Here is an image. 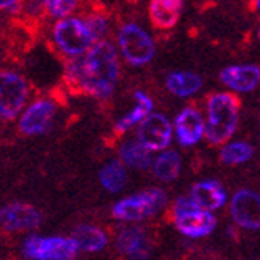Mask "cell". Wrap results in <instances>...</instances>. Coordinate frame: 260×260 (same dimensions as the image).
Wrapping results in <instances>:
<instances>
[{
	"mask_svg": "<svg viewBox=\"0 0 260 260\" xmlns=\"http://www.w3.org/2000/svg\"><path fill=\"white\" fill-rule=\"evenodd\" d=\"M240 120V101L232 93H216L208 99L205 136L209 144L220 145L232 139Z\"/></svg>",
	"mask_w": 260,
	"mask_h": 260,
	"instance_id": "7a4b0ae2",
	"label": "cell"
},
{
	"mask_svg": "<svg viewBox=\"0 0 260 260\" xmlns=\"http://www.w3.org/2000/svg\"><path fill=\"white\" fill-rule=\"evenodd\" d=\"M203 86L201 77L193 72H173L166 77L168 91L177 98H190Z\"/></svg>",
	"mask_w": 260,
	"mask_h": 260,
	"instance_id": "ffe728a7",
	"label": "cell"
},
{
	"mask_svg": "<svg viewBox=\"0 0 260 260\" xmlns=\"http://www.w3.org/2000/svg\"><path fill=\"white\" fill-rule=\"evenodd\" d=\"M252 2H254V4H255L257 7H258V0H252Z\"/></svg>",
	"mask_w": 260,
	"mask_h": 260,
	"instance_id": "83f0119b",
	"label": "cell"
},
{
	"mask_svg": "<svg viewBox=\"0 0 260 260\" xmlns=\"http://www.w3.org/2000/svg\"><path fill=\"white\" fill-rule=\"evenodd\" d=\"M43 5L50 16L59 19L74 13L78 5V0H43Z\"/></svg>",
	"mask_w": 260,
	"mask_h": 260,
	"instance_id": "d4e9b609",
	"label": "cell"
},
{
	"mask_svg": "<svg viewBox=\"0 0 260 260\" xmlns=\"http://www.w3.org/2000/svg\"><path fill=\"white\" fill-rule=\"evenodd\" d=\"M120 158L125 166L133 169H147L152 165V150L142 145L138 139L126 141L120 147Z\"/></svg>",
	"mask_w": 260,
	"mask_h": 260,
	"instance_id": "7402d4cb",
	"label": "cell"
},
{
	"mask_svg": "<svg viewBox=\"0 0 260 260\" xmlns=\"http://www.w3.org/2000/svg\"><path fill=\"white\" fill-rule=\"evenodd\" d=\"M190 198L195 201V205L206 211L220 209L227 203V190L219 180H201L195 184L190 190Z\"/></svg>",
	"mask_w": 260,
	"mask_h": 260,
	"instance_id": "2e32d148",
	"label": "cell"
},
{
	"mask_svg": "<svg viewBox=\"0 0 260 260\" xmlns=\"http://www.w3.org/2000/svg\"><path fill=\"white\" fill-rule=\"evenodd\" d=\"M86 24L91 30V34L94 36L96 42L98 40H104L107 37V34L110 30V22H109V18L103 13H93L89 15L86 19Z\"/></svg>",
	"mask_w": 260,
	"mask_h": 260,
	"instance_id": "484cf974",
	"label": "cell"
},
{
	"mask_svg": "<svg viewBox=\"0 0 260 260\" xmlns=\"http://www.w3.org/2000/svg\"><path fill=\"white\" fill-rule=\"evenodd\" d=\"M252 156H254V147L247 142H243V141H235V142L225 144V147L220 152L222 163L230 165V166L243 165L246 161H249Z\"/></svg>",
	"mask_w": 260,
	"mask_h": 260,
	"instance_id": "cb8c5ba5",
	"label": "cell"
},
{
	"mask_svg": "<svg viewBox=\"0 0 260 260\" xmlns=\"http://www.w3.org/2000/svg\"><path fill=\"white\" fill-rule=\"evenodd\" d=\"M220 82L236 93H251L260 83V69L254 64L229 66L220 72Z\"/></svg>",
	"mask_w": 260,
	"mask_h": 260,
	"instance_id": "5bb4252c",
	"label": "cell"
},
{
	"mask_svg": "<svg viewBox=\"0 0 260 260\" xmlns=\"http://www.w3.org/2000/svg\"><path fill=\"white\" fill-rule=\"evenodd\" d=\"M134 101H136V106L128 112V114H125L117 121V125H115L117 133H126L133 126H138L139 123L153 110L152 99L147 96L144 91H136L134 93Z\"/></svg>",
	"mask_w": 260,
	"mask_h": 260,
	"instance_id": "44dd1931",
	"label": "cell"
},
{
	"mask_svg": "<svg viewBox=\"0 0 260 260\" xmlns=\"http://www.w3.org/2000/svg\"><path fill=\"white\" fill-rule=\"evenodd\" d=\"M184 10V0H152L149 5V16L156 29H173Z\"/></svg>",
	"mask_w": 260,
	"mask_h": 260,
	"instance_id": "e0dca14e",
	"label": "cell"
},
{
	"mask_svg": "<svg viewBox=\"0 0 260 260\" xmlns=\"http://www.w3.org/2000/svg\"><path fill=\"white\" fill-rule=\"evenodd\" d=\"M21 0H0V10H16Z\"/></svg>",
	"mask_w": 260,
	"mask_h": 260,
	"instance_id": "4316f807",
	"label": "cell"
},
{
	"mask_svg": "<svg viewBox=\"0 0 260 260\" xmlns=\"http://www.w3.org/2000/svg\"><path fill=\"white\" fill-rule=\"evenodd\" d=\"M78 249L72 238L30 235L22 244V254L30 260H72Z\"/></svg>",
	"mask_w": 260,
	"mask_h": 260,
	"instance_id": "ba28073f",
	"label": "cell"
},
{
	"mask_svg": "<svg viewBox=\"0 0 260 260\" xmlns=\"http://www.w3.org/2000/svg\"><path fill=\"white\" fill-rule=\"evenodd\" d=\"M173 133L180 145L191 147L205 138V118L195 107H185L177 114Z\"/></svg>",
	"mask_w": 260,
	"mask_h": 260,
	"instance_id": "4fadbf2b",
	"label": "cell"
},
{
	"mask_svg": "<svg viewBox=\"0 0 260 260\" xmlns=\"http://www.w3.org/2000/svg\"><path fill=\"white\" fill-rule=\"evenodd\" d=\"M37 2H42V4H43V0H37Z\"/></svg>",
	"mask_w": 260,
	"mask_h": 260,
	"instance_id": "f1b7e54d",
	"label": "cell"
},
{
	"mask_svg": "<svg viewBox=\"0 0 260 260\" xmlns=\"http://www.w3.org/2000/svg\"><path fill=\"white\" fill-rule=\"evenodd\" d=\"M126 179H128L126 169L121 161H110L101 168V171H99L101 185L107 191H112V193H117V191H120L125 187Z\"/></svg>",
	"mask_w": 260,
	"mask_h": 260,
	"instance_id": "603a6c76",
	"label": "cell"
},
{
	"mask_svg": "<svg viewBox=\"0 0 260 260\" xmlns=\"http://www.w3.org/2000/svg\"><path fill=\"white\" fill-rule=\"evenodd\" d=\"M152 173L161 182H173L182 171V158L176 150H161L155 160H152Z\"/></svg>",
	"mask_w": 260,
	"mask_h": 260,
	"instance_id": "d6986e66",
	"label": "cell"
},
{
	"mask_svg": "<svg viewBox=\"0 0 260 260\" xmlns=\"http://www.w3.org/2000/svg\"><path fill=\"white\" fill-rule=\"evenodd\" d=\"M29 98L26 78L13 71H0V117L11 121L19 117Z\"/></svg>",
	"mask_w": 260,
	"mask_h": 260,
	"instance_id": "52a82bcc",
	"label": "cell"
},
{
	"mask_svg": "<svg viewBox=\"0 0 260 260\" xmlns=\"http://www.w3.org/2000/svg\"><path fill=\"white\" fill-rule=\"evenodd\" d=\"M168 205V195L163 188H147L139 193L117 201L112 214L121 222H141L161 212Z\"/></svg>",
	"mask_w": 260,
	"mask_h": 260,
	"instance_id": "277c9868",
	"label": "cell"
},
{
	"mask_svg": "<svg viewBox=\"0 0 260 260\" xmlns=\"http://www.w3.org/2000/svg\"><path fill=\"white\" fill-rule=\"evenodd\" d=\"M117 247L121 254L129 258H149L152 252V243L144 229L129 225L121 229L117 236Z\"/></svg>",
	"mask_w": 260,
	"mask_h": 260,
	"instance_id": "9a60e30c",
	"label": "cell"
},
{
	"mask_svg": "<svg viewBox=\"0 0 260 260\" xmlns=\"http://www.w3.org/2000/svg\"><path fill=\"white\" fill-rule=\"evenodd\" d=\"M173 217L177 230L188 238H205L217 227V219L212 211L201 209L188 197H180L173 208Z\"/></svg>",
	"mask_w": 260,
	"mask_h": 260,
	"instance_id": "5b68a950",
	"label": "cell"
},
{
	"mask_svg": "<svg viewBox=\"0 0 260 260\" xmlns=\"http://www.w3.org/2000/svg\"><path fill=\"white\" fill-rule=\"evenodd\" d=\"M120 78V59L110 42L98 40L82 56L71 58L66 66V80L74 89L98 99H107Z\"/></svg>",
	"mask_w": 260,
	"mask_h": 260,
	"instance_id": "6da1fadb",
	"label": "cell"
},
{
	"mask_svg": "<svg viewBox=\"0 0 260 260\" xmlns=\"http://www.w3.org/2000/svg\"><path fill=\"white\" fill-rule=\"evenodd\" d=\"M42 222L40 212L26 203H11L0 209V227L7 232H30Z\"/></svg>",
	"mask_w": 260,
	"mask_h": 260,
	"instance_id": "7c38bea8",
	"label": "cell"
},
{
	"mask_svg": "<svg viewBox=\"0 0 260 260\" xmlns=\"http://www.w3.org/2000/svg\"><path fill=\"white\" fill-rule=\"evenodd\" d=\"M56 115L54 101L48 98L36 99L30 106L21 110L19 114V129L26 136H40L50 128Z\"/></svg>",
	"mask_w": 260,
	"mask_h": 260,
	"instance_id": "30bf717a",
	"label": "cell"
},
{
	"mask_svg": "<svg viewBox=\"0 0 260 260\" xmlns=\"http://www.w3.org/2000/svg\"><path fill=\"white\" fill-rule=\"evenodd\" d=\"M230 214L235 223L246 230H258L260 227V197L254 190H238L232 198Z\"/></svg>",
	"mask_w": 260,
	"mask_h": 260,
	"instance_id": "8fae6325",
	"label": "cell"
},
{
	"mask_svg": "<svg viewBox=\"0 0 260 260\" xmlns=\"http://www.w3.org/2000/svg\"><path fill=\"white\" fill-rule=\"evenodd\" d=\"M72 241L82 252H99L107 246V235L94 225H78L72 233Z\"/></svg>",
	"mask_w": 260,
	"mask_h": 260,
	"instance_id": "ac0fdd59",
	"label": "cell"
},
{
	"mask_svg": "<svg viewBox=\"0 0 260 260\" xmlns=\"http://www.w3.org/2000/svg\"><path fill=\"white\" fill-rule=\"evenodd\" d=\"M96 42L86 21L75 16H64L53 27V43L67 58H77L88 51Z\"/></svg>",
	"mask_w": 260,
	"mask_h": 260,
	"instance_id": "3957f363",
	"label": "cell"
},
{
	"mask_svg": "<svg viewBox=\"0 0 260 260\" xmlns=\"http://www.w3.org/2000/svg\"><path fill=\"white\" fill-rule=\"evenodd\" d=\"M173 138V123L163 114L150 112L138 125V141L152 152H161L168 149Z\"/></svg>",
	"mask_w": 260,
	"mask_h": 260,
	"instance_id": "9c48e42d",
	"label": "cell"
},
{
	"mask_svg": "<svg viewBox=\"0 0 260 260\" xmlns=\"http://www.w3.org/2000/svg\"><path fill=\"white\" fill-rule=\"evenodd\" d=\"M118 50L128 64L141 67L155 56V42L150 34L136 22H128L118 32Z\"/></svg>",
	"mask_w": 260,
	"mask_h": 260,
	"instance_id": "8992f818",
	"label": "cell"
}]
</instances>
